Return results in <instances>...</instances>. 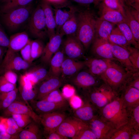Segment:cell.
I'll use <instances>...</instances> for the list:
<instances>
[{
	"instance_id": "54",
	"label": "cell",
	"mask_w": 139,
	"mask_h": 139,
	"mask_svg": "<svg viewBox=\"0 0 139 139\" xmlns=\"http://www.w3.org/2000/svg\"><path fill=\"white\" fill-rule=\"evenodd\" d=\"M46 139H67V137L60 134L56 130L43 133Z\"/></svg>"
},
{
	"instance_id": "35",
	"label": "cell",
	"mask_w": 139,
	"mask_h": 139,
	"mask_svg": "<svg viewBox=\"0 0 139 139\" xmlns=\"http://www.w3.org/2000/svg\"><path fill=\"white\" fill-rule=\"evenodd\" d=\"M33 0H2V4L1 10L2 13L30 4Z\"/></svg>"
},
{
	"instance_id": "31",
	"label": "cell",
	"mask_w": 139,
	"mask_h": 139,
	"mask_svg": "<svg viewBox=\"0 0 139 139\" xmlns=\"http://www.w3.org/2000/svg\"><path fill=\"white\" fill-rule=\"evenodd\" d=\"M76 13L74 14L61 27L59 33L63 36H76L77 28Z\"/></svg>"
},
{
	"instance_id": "13",
	"label": "cell",
	"mask_w": 139,
	"mask_h": 139,
	"mask_svg": "<svg viewBox=\"0 0 139 139\" xmlns=\"http://www.w3.org/2000/svg\"><path fill=\"white\" fill-rule=\"evenodd\" d=\"M91 52L94 57L114 61L111 43L108 40L95 37L92 43Z\"/></svg>"
},
{
	"instance_id": "53",
	"label": "cell",
	"mask_w": 139,
	"mask_h": 139,
	"mask_svg": "<svg viewBox=\"0 0 139 139\" xmlns=\"http://www.w3.org/2000/svg\"><path fill=\"white\" fill-rule=\"evenodd\" d=\"M2 75L8 82L16 84L17 80V76L13 71L10 70L6 71L4 72L3 74Z\"/></svg>"
},
{
	"instance_id": "24",
	"label": "cell",
	"mask_w": 139,
	"mask_h": 139,
	"mask_svg": "<svg viewBox=\"0 0 139 139\" xmlns=\"http://www.w3.org/2000/svg\"><path fill=\"white\" fill-rule=\"evenodd\" d=\"M39 5L44 13L48 36L50 38L56 33V24L53 8L51 5L45 0H41Z\"/></svg>"
},
{
	"instance_id": "41",
	"label": "cell",
	"mask_w": 139,
	"mask_h": 139,
	"mask_svg": "<svg viewBox=\"0 0 139 139\" xmlns=\"http://www.w3.org/2000/svg\"><path fill=\"white\" fill-rule=\"evenodd\" d=\"M45 47L43 43L39 39L32 41L31 53L32 62L42 55Z\"/></svg>"
},
{
	"instance_id": "7",
	"label": "cell",
	"mask_w": 139,
	"mask_h": 139,
	"mask_svg": "<svg viewBox=\"0 0 139 139\" xmlns=\"http://www.w3.org/2000/svg\"><path fill=\"white\" fill-rule=\"evenodd\" d=\"M28 29L31 34L39 39H43L48 36L43 11L40 5L32 12L29 23Z\"/></svg>"
},
{
	"instance_id": "61",
	"label": "cell",
	"mask_w": 139,
	"mask_h": 139,
	"mask_svg": "<svg viewBox=\"0 0 139 139\" xmlns=\"http://www.w3.org/2000/svg\"><path fill=\"white\" fill-rule=\"evenodd\" d=\"M132 7L139 11V0H134Z\"/></svg>"
},
{
	"instance_id": "46",
	"label": "cell",
	"mask_w": 139,
	"mask_h": 139,
	"mask_svg": "<svg viewBox=\"0 0 139 139\" xmlns=\"http://www.w3.org/2000/svg\"><path fill=\"white\" fill-rule=\"evenodd\" d=\"M16 88V84L8 82L3 75H0V93L8 92Z\"/></svg>"
},
{
	"instance_id": "45",
	"label": "cell",
	"mask_w": 139,
	"mask_h": 139,
	"mask_svg": "<svg viewBox=\"0 0 139 139\" xmlns=\"http://www.w3.org/2000/svg\"><path fill=\"white\" fill-rule=\"evenodd\" d=\"M129 53V60L133 66L137 70L139 69V51L138 49L131 46L126 48Z\"/></svg>"
},
{
	"instance_id": "8",
	"label": "cell",
	"mask_w": 139,
	"mask_h": 139,
	"mask_svg": "<svg viewBox=\"0 0 139 139\" xmlns=\"http://www.w3.org/2000/svg\"><path fill=\"white\" fill-rule=\"evenodd\" d=\"M88 126L84 123L72 116H68L56 129V131L68 139H72L82 129Z\"/></svg>"
},
{
	"instance_id": "42",
	"label": "cell",
	"mask_w": 139,
	"mask_h": 139,
	"mask_svg": "<svg viewBox=\"0 0 139 139\" xmlns=\"http://www.w3.org/2000/svg\"><path fill=\"white\" fill-rule=\"evenodd\" d=\"M41 100L56 103L68 102L67 99L64 96L59 89L51 92Z\"/></svg>"
},
{
	"instance_id": "57",
	"label": "cell",
	"mask_w": 139,
	"mask_h": 139,
	"mask_svg": "<svg viewBox=\"0 0 139 139\" xmlns=\"http://www.w3.org/2000/svg\"><path fill=\"white\" fill-rule=\"evenodd\" d=\"M129 7L131 14L135 19L139 23V11L132 7Z\"/></svg>"
},
{
	"instance_id": "6",
	"label": "cell",
	"mask_w": 139,
	"mask_h": 139,
	"mask_svg": "<svg viewBox=\"0 0 139 139\" xmlns=\"http://www.w3.org/2000/svg\"><path fill=\"white\" fill-rule=\"evenodd\" d=\"M103 82L100 77L94 75L88 70L80 71L67 83L76 88L79 93L97 86Z\"/></svg>"
},
{
	"instance_id": "52",
	"label": "cell",
	"mask_w": 139,
	"mask_h": 139,
	"mask_svg": "<svg viewBox=\"0 0 139 139\" xmlns=\"http://www.w3.org/2000/svg\"><path fill=\"white\" fill-rule=\"evenodd\" d=\"M10 42L9 38L0 24V46L7 48Z\"/></svg>"
},
{
	"instance_id": "15",
	"label": "cell",
	"mask_w": 139,
	"mask_h": 139,
	"mask_svg": "<svg viewBox=\"0 0 139 139\" xmlns=\"http://www.w3.org/2000/svg\"><path fill=\"white\" fill-rule=\"evenodd\" d=\"M37 87V93L34 100H39L65 84L60 77L50 75L40 82Z\"/></svg>"
},
{
	"instance_id": "5",
	"label": "cell",
	"mask_w": 139,
	"mask_h": 139,
	"mask_svg": "<svg viewBox=\"0 0 139 139\" xmlns=\"http://www.w3.org/2000/svg\"><path fill=\"white\" fill-rule=\"evenodd\" d=\"M33 11L30 4L2 13V21L9 30L15 31L29 19Z\"/></svg>"
},
{
	"instance_id": "39",
	"label": "cell",
	"mask_w": 139,
	"mask_h": 139,
	"mask_svg": "<svg viewBox=\"0 0 139 139\" xmlns=\"http://www.w3.org/2000/svg\"><path fill=\"white\" fill-rule=\"evenodd\" d=\"M19 89L21 96L25 102H27L35 99L37 93V87L35 86L29 88L20 84Z\"/></svg>"
},
{
	"instance_id": "56",
	"label": "cell",
	"mask_w": 139,
	"mask_h": 139,
	"mask_svg": "<svg viewBox=\"0 0 139 139\" xmlns=\"http://www.w3.org/2000/svg\"><path fill=\"white\" fill-rule=\"evenodd\" d=\"M19 139L18 134L15 135H10L5 131L0 132V139Z\"/></svg>"
},
{
	"instance_id": "37",
	"label": "cell",
	"mask_w": 139,
	"mask_h": 139,
	"mask_svg": "<svg viewBox=\"0 0 139 139\" xmlns=\"http://www.w3.org/2000/svg\"><path fill=\"white\" fill-rule=\"evenodd\" d=\"M18 91L16 88L8 92L0 93V111H3L16 100Z\"/></svg>"
},
{
	"instance_id": "25",
	"label": "cell",
	"mask_w": 139,
	"mask_h": 139,
	"mask_svg": "<svg viewBox=\"0 0 139 139\" xmlns=\"http://www.w3.org/2000/svg\"><path fill=\"white\" fill-rule=\"evenodd\" d=\"M30 64L24 60L16 53L4 64L0 65V75L5 71H20L28 68Z\"/></svg>"
},
{
	"instance_id": "18",
	"label": "cell",
	"mask_w": 139,
	"mask_h": 139,
	"mask_svg": "<svg viewBox=\"0 0 139 139\" xmlns=\"http://www.w3.org/2000/svg\"><path fill=\"white\" fill-rule=\"evenodd\" d=\"M88 124L97 139H108L111 133L115 129L110 123L99 117L94 119Z\"/></svg>"
},
{
	"instance_id": "49",
	"label": "cell",
	"mask_w": 139,
	"mask_h": 139,
	"mask_svg": "<svg viewBox=\"0 0 139 139\" xmlns=\"http://www.w3.org/2000/svg\"><path fill=\"white\" fill-rule=\"evenodd\" d=\"M125 86H131L139 90V71L132 74L128 79Z\"/></svg>"
},
{
	"instance_id": "40",
	"label": "cell",
	"mask_w": 139,
	"mask_h": 139,
	"mask_svg": "<svg viewBox=\"0 0 139 139\" xmlns=\"http://www.w3.org/2000/svg\"><path fill=\"white\" fill-rule=\"evenodd\" d=\"M128 123L133 128L139 131V105L127 110Z\"/></svg>"
},
{
	"instance_id": "58",
	"label": "cell",
	"mask_w": 139,
	"mask_h": 139,
	"mask_svg": "<svg viewBox=\"0 0 139 139\" xmlns=\"http://www.w3.org/2000/svg\"><path fill=\"white\" fill-rule=\"evenodd\" d=\"M73 1L80 4L87 5L94 3V0H72Z\"/></svg>"
},
{
	"instance_id": "23",
	"label": "cell",
	"mask_w": 139,
	"mask_h": 139,
	"mask_svg": "<svg viewBox=\"0 0 139 139\" xmlns=\"http://www.w3.org/2000/svg\"><path fill=\"white\" fill-rule=\"evenodd\" d=\"M99 9L101 19L115 24L125 22L124 18L120 12L107 7L102 2L100 4Z\"/></svg>"
},
{
	"instance_id": "36",
	"label": "cell",
	"mask_w": 139,
	"mask_h": 139,
	"mask_svg": "<svg viewBox=\"0 0 139 139\" xmlns=\"http://www.w3.org/2000/svg\"><path fill=\"white\" fill-rule=\"evenodd\" d=\"M108 40L111 43L121 46L126 49L131 46L124 35L117 27L114 28L109 36Z\"/></svg>"
},
{
	"instance_id": "43",
	"label": "cell",
	"mask_w": 139,
	"mask_h": 139,
	"mask_svg": "<svg viewBox=\"0 0 139 139\" xmlns=\"http://www.w3.org/2000/svg\"><path fill=\"white\" fill-rule=\"evenodd\" d=\"M102 2L107 7L120 12L124 17L126 5L123 0H103Z\"/></svg>"
},
{
	"instance_id": "1",
	"label": "cell",
	"mask_w": 139,
	"mask_h": 139,
	"mask_svg": "<svg viewBox=\"0 0 139 139\" xmlns=\"http://www.w3.org/2000/svg\"><path fill=\"white\" fill-rule=\"evenodd\" d=\"M76 14L77 22L76 36L83 45L84 50H86L95 37L96 18L89 9L80 11Z\"/></svg>"
},
{
	"instance_id": "30",
	"label": "cell",
	"mask_w": 139,
	"mask_h": 139,
	"mask_svg": "<svg viewBox=\"0 0 139 139\" xmlns=\"http://www.w3.org/2000/svg\"><path fill=\"white\" fill-rule=\"evenodd\" d=\"M65 57L62 49H59L53 56L49 63L50 75L60 77L62 65Z\"/></svg>"
},
{
	"instance_id": "16",
	"label": "cell",
	"mask_w": 139,
	"mask_h": 139,
	"mask_svg": "<svg viewBox=\"0 0 139 139\" xmlns=\"http://www.w3.org/2000/svg\"><path fill=\"white\" fill-rule=\"evenodd\" d=\"M85 66L84 61H79L65 56L62 65L60 77L65 84Z\"/></svg>"
},
{
	"instance_id": "47",
	"label": "cell",
	"mask_w": 139,
	"mask_h": 139,
	"mask_svg": "<svg viewBox=\"0 0 139 139\" xmlns=\"http://www.w3.org/2000/svg\"><path fill=\"white\" fill-rule=\"evenodd\" d=\"M73 139H97L89 126L81 130Z\"/></svg>"
},
{
	"instance_id": "59",
	"label": "cell",
	"mask_w": 139,
	"mask_h": 139,
	"mask_svg": "<svg viewBox=\"0 0 139 139\" xmlns=\"http://www.w3.org/2000/svg\"><path fill=\"white\" fill-rule=\"evenodd\" d=\"M130 139H139V131L133 128L131 134Z\"/></svg>"
},
{
	"instance_id": "50",
	"label": "cell",
	"mask_w": 139,
	"mask_h": 139,
	"mask_svg": "<svg viewBox=\"0 0 139 139\" xmlns=\"http://www.w3.org/2000/svg\"><path fill=\"white\" fill-rule=\"evenodd\" d=\"M76 89L72 85L69 83H65L63 86L62 93L67 99H69L75 94Z\"/></svg>"
},
{
	"instance_id": "19",
	"label": "cell",
	"mask_w": 139,
	"mask_h": 139,
	"mask_svg": "<svg viewBox=\"0 0 139 139\" xmlns=\"http://www.w3.org/2000/svg\"><path fill=\"white\" fill-rule=\"evenodd\" d=\"M63 36L59 33L49 38V41L45 46L41 55V60L44 63L49 64L54 55L60 49L63 42Z\"/></svg>"
},
{
	"instance_id": "20",
	"label": "cell",
	"mask_w": 139,
	"mask_h": 139,
	"mask_svg": "<svg viewBox=\"0 0 139 139\" xmlns=\"http://www.w3.org/2000/svg\"><path fill=\"white\" fill-rule=\"evenodd\" d=\"M124 105L127 110L139 105V90L133 87L125 86L119 94Z\"/></svg>"
},
{
	"instance_id": "27",
	"label": "cell",
	"mask_w": 139,
	"mask_h": 139,
	"mask_svg": "<svg viewBox=\"0 0 139 139\" xmlns=\"http://www.w3.org/2000/svg\"><path fill=\"white\" fill-rule=\"evenodd\" d=\"M115 24L101 19H96L95 37L108 40Z\"/></svg>"
},
{
	"instance_id": "44",
	"label": "cell",
	"mask_w": 139,
	"mask_h": 139,
	"mask_svg": "<svg viewBox=\"0 0 139 139\" xmlns=\"http://www.w3.org/2000/svg\"><path fill=\"white\" fill-rule=\"evenodd\" d=\"M11 116L19 127L22 129L33 120L30 116L27 115L14 114Z\"/></svg>"
},
{
	"instance_id": "33",
	"label": "cell",
	"mask_w": 139,
	"mask_h": 139,
	"mask_svg": "<svg viewBox=\"0 0 139 139\" xmlns=\"http://www.w3.org/2000/svg\"><path fill=\"white\" fill-rule=\"evenodd\" d=\"M0 126L8 134L13 135H18L23 129L19 127L12 117H0Z\"/></svg>"
},
{
	"instance_id": "60",
	"label": "cell",
	"mask_w": 139,
	"mask_h": 139,
	"mask_svg": "<svg viewBox=\"0 0 139 139\" xmlns=\"http://www.w3.org/2000/svg\"><path fill=\"white\" fill-rule=\"evenodd\" d=\"M6 48L0 46V65L2 62L3 56Z\"/></svg>"
},
{
	"instance_id": "22",
	"label": "cell",
	"mask_w": 139,
	"mask_h": 139,
	"mask_svg": "<svg viewBox=\"0 0 139 139\" xmlns=\"http://www.w3.org/2000/svg\"><path fill=\"white\" fill-rule=\"evenodd\" d=\"M113 55L116 60L128 71L134 73L139 71L136 70L131 63L129 57V53L125 48L110 42Z\"/></svg>"
},
{
	"instance_id": "14",
	"label": "cell",
	"mask_w": 139,
	"mask_h": 139,
	"mask_svg": "<svg viewBox=\"0 0 139 139\" xmlns=\"http://www.w3.org/2000/svg\"><path fill=\"white\" fill-rule=\"evenodd\" d=\"M39 115L40 124L43 127V132L56 130L68 116L64 111L53 112Z\"/></svg>"
},
{
	"instance_id": "38",
	"label": "cell",
	"mask_w": 139,
	"mask_h": 139,
	"mask_svg": "<svg viewBox=\"0 0 139 139\" xmlns=\"http://www.w3.org/2000/svg\"><path fill=\"white\" fill-rule=\"evenodd\" d=\"M117 25L129 43L139 49V44L136 41L131 30L126 23L125 22H123Z\"/></svg>"
},
{
	"instance_id": "34",
	"label": "cell",
	"mask_w": 139,
	"mask_h": 139,
	"mask_svg": "<svg viewBox=\"0 0 139 139\" xmlns=\"http://www.w3.org/2000/svg\"><path fill=\"white\" fill-rule=\"evenodd\" d=\"M133 127L128 123L116 129H114L108 139H130Z\"/></svg>"
},
{
	"instance_id": "11",
	"label": "cell",
	"mask_w": 139,
	"mask_h": 139,
	"mask_svg": "<svg viewBox=\"0 0 139 139\" xmlns=\"http://www.w3.org/2000/svg\"><path fill=\"white\" fill-rule=\"evenodd\" d=\"M30 39L26 32H19L11 36L5 56L0 65L5 63L28 43Z\"/></svg>"
},
{
	"instance_id": "28",
	"label": "cell",
	"mask_w": 139,
	"mask_h": 139,
	"mask_svg": "<svg viewBox=\"0 0 139 139\" xmlns=\"http://www.w3.org/2000/svg\"><path fill=\"white\" fill-rule=\"evenodd\" d=\"M68 11L62 10L60 8H55L53 9L56 22V33H59L60 29L63 24L74 13L77 11L75 7L69 6Z\"/></svg>"
},
{
	"instance_id": "2",
	"label": "cell",
	"mask_w": 139,
	"mask_h": 139,
	"mask_svg": "<svg viewBox=\"0 0 139 139\" xmlns=\"http://www.w3.org/2000/svg\"><path fill=\"white\" fill-rule=\"evenodd\" d=\"M99 117L110 123L115 129L128 122L127 110L119 95L99 110Z\"/></svg>"
},
{
	"instance_id": "63",
	"label": "cell",
	"mask_w": 139,
	"mask_h": 139,
	"mask_svg": "<svg viewBox=\"0 0 139 139\" xmlns=\"http://www.w3.org/2000/svg\"><path fill=\"white\" fill-rule=\"evenodd\" d=\"M103 0H94V4L95 6H97L98 5L99 3L102 2Z\"/></svg>"
},
{
	"instance_id": "12",
	"label": "cell",
	"mask_w": 139,
	"mask_h": 139,
	"mask_svg": "<svg viewBox=\"0 0 139 139\" xmlns=\"http://www.w3.org/2000/svg\"><path fill=\"white\" fill-rule=\"evenodd\" d=\"M3 111V115L5 117H9L14 114L27 115L30 116L33 121L40 124L39 115L27 102L15 100Z\"/></svg>"
},
{
	"instance_id": "17",
	"label": "cell",
	"mask_w": 139,
	"mask_h": 139,
	"mask_svg": "<svg viewBox=\"0 0 139 139\" xmlns=\"http://www.w3.org/2000/svg\"><path fill=\"white\" fill-rule=\"evenodd\" d=\"M82 101L81 107L74 109L72 116L88 124L94 119L99 117V110L89 102Z\"/></svg>"
},
{
	"instance_id": "32",
	"label": "cell",
	"mask_w": 139,
	"mask_h": 139,
	"mask_svg": "<svg viewBox=\"0 0 139 139\" xmlns=\"http://www.w3.org/2000/svg\"><path fill=\"white\" fill-rule=\"evenodd\" d=\"M125 22L131 30L136 41L139 44V23L131 14L129 7L126 5L124 17Z\"/></svg>"
},
{
	"instance_id": "55",
	"label": "cell",
	"mask_w": 139,
	"mask_h": 139,
	"mask_svg": "<svg viewBox=\"0 0 139 139\" xmlns=\"http://www.w3.org/2000/svg\"><path fill=\"white\" fill-rule=\"evenodd\" d=\"M55 8H61L67 6L69 0H45Z\"/></svg>"
},
{
	"instance_id": "10",
	"label": "cell",
	"mask_w": 139,
	"mask_h": 139,
	"mask_svg": "<svg viewBox=\"0 0 139 139\" xmlns=\"http://www.w3.org/2000/svg\"><path fill=\"white\" fill-rule=\"evenodd\" d=\"M62 45V49L66 57L78 60L84 56V47L76 36H67Z\"/></svg>"
},
{
	"instance_id": "9",
	"label": "cell",
	"mask_w": 139,
	"mask_h": 139,
	"mask_svg": "<svg viewBox=\"0 0 139 139\" xmlns=\"http://www.w3.org/2000/svg\"><path fill=\"white\" fill-rule=\"evenodd\" d=\"M30 102L31 106L38 115L55 112H65L70 109V106L68 102L56 103L43 100H34Z\"/></svg>"
},
{
	"instance_id": "4",
	"label": "cell",
	"mask_w": 139,
	"mask_h": 139,
	"mask_svg": "<svg viewBox=\"0 0 139 139\" xmlns=\"http://www.w3.org/2000/svg\"><path fill=\"white\" fill-rule=\"evenodd\" d=\"M82 101H86L99 110L118 95L103 82L99 86L79 93Z\"/></svg>"
},
{
	"instance_id": "21",
	"label": "cell",
	"mask_w": 139,
	"mask_h": 139,
	"mask_svg": "<svg viewBox=\"0 0 139 139\" xmlns=\"http://www.w3.org/2000/svg\"><path fill=\"white\" fill-rule=\"evenodd\" d=\"M109 59L95 57H90L84 61L85 66L88 70L94 75L100 78L106 71L109 66Z\"/></svg>"
},
{
	"instance_id": "26",
	"label": "cell",
	"mask_w": 139,
	"mask_h": 139,
	"mask_svg": "<svg viewBox=\"0 0 139 139\" xmlns=\"http://www.w3.org/2000/svg\"><path fill=\"white\" fill-rule=\"evenodd\" d=\"M40 124L33 120L24 128L19 134V139H40L43 138V132Z\"/></svg>"
},
{
	"instance_id": "48",
	"label": "cell",
	"mask_w": 139,
	"mask_h": 139,
	"mask_svg": "<svg viewBox=\"0 0 139 139\" xmlns=\"http://www.w3.org/2000/svg\"><path fill=\"white\" fill-rule=\"evenodd\" d=\"M32 40H29L27 44L20 50L22 58L29 64L31 63V46Z\"/></svg>"
},
{
	"instance_id": "51",
	"label": "cell",
	"mask_w": 139,
	"mask_h": 139,
	"mask_svg": "<svg viewBox=\"0 0 139 139\" xmlns=\"http://www.w3.org/2000/svg\"><path fill=\"white\" fill-rule=\"evenodd\" d=\"M69 99V104L73 109H75L80 107L82 104L83 101L81 97L75 94Z\"/></svg>"
},
{
	"instance_id": "29",
	"label": "cell",
	"mask_w": 139,
	"mask_h": 139,
	"mask_svg": "<svg viewBox=\"0 0 139 139\" xmlns=\"http://www.w3.org/2000/svg\"><path fill=\"white\" fill-rule=\"evenodd\" d=\"M25 74L34 86L38 84L50 76L49 71L45 67L41 66L33 68Z\"/></svg>"
},
{
	"instance_id": "3",
	"label": "cell",
	"mask_w": 139,
	"mask_h": 139,
	"mask_svg": "<svg viewBox=\"0 0 139 139\" xmlns=\"http://www.w3.org/2000/svg\"><path fill=\"white\" fill-rule=\"evenodd\" d=\"M133 73L114 61L110 60L107 68L100 78L118 95Z\"/></svg>"
},
{
	"instance_id": "62",
	"label": "cell",
	"mask_w": 139,
	"mask_h": 139,
	"mask_svg": "<svg viewBox=\"0 0 139 139\" xmlns=\"http://www.w3.org/2000/svg\"><path fill=\"white\" fill-rule=\"evenodd\" d=\"M125 4L127 6L132 7L134 0H123Z\"/></svg>"
}]
</instances>
